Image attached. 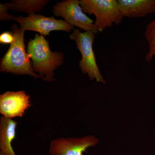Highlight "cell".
<instances>
[{"label":"cell","instance_id":"2","mask_svg":"<svg viewBox=\"0 0 155 155\" xmlns=\"http://www.w3.org/2000/svg\"><path fill=\"white\" fill-rule=\"evenodd\" d=\"M11 28V32L14 34L15 38L14 42L2 59L0 71L15 75H28L43 79L34 71L30 57L26 53L24 44L25 31L16 24L12 25Z\"/></svg>","mask_w":155,"mask_h":155},{"label":"cell","instance_id":"11","mask_svg":"<svg viewBox=\"0 0 155 155\" xmlns=\"http://www.w3.org/2000/svg\"><path fill=\"white\" fill-rule=\"evenodd\" d=\"M48 2L46 0H15L8 4L9 9L29 14L41 11Z\"/></svg>","mask_w":155,"mask_h":155},{"label":"cell","instance_id":"12","mask_svg":"<svg viewBox=\"0 0 155 155\" xmlns=\"http://www.w3.org/2000/svg\"><path fill=\"white\" fill-rule=\"evenodd\" d=\"M144 35L149 46L145 59L147 62H150L155 56V19L147 25Z\"/></svg>","mask_w":155,"mask_h":155},{"label":"cell","instance_id":"10","mask_svg":"<svg viewBox=\"0 0 155 155\" xmlns=\"http://www.w3.org/2000/svg\"><path fill=\"white\" fill-rule=\"evenodd\" d=\"M17 122L2 116L0 119V155H16L12 143L16 137Z\"/></svg>","mask_w":155,"mask_h":155},{"label":"cell","instance_id":"14","mask_svg":"<svg viewBox=\"0 0 155 155\" xmlns=\"http://www.w3.org/2000/svg\"><path fill=\"white\" fill-rule=\"evenodd\" d=\"M14 35L13 32L5 31L0 35V43L2 44H12L14 40Z\"/></svg>","mask_w":155,"mask_h":155},{"label":"cell","instance_id":"6","mask_svg":"<svg viewBox=\"0 0 155 155\" xmlns=\"http://www.w3.org/2000/svg\"><path fill=\"white\" fill-rule=\"evenodd\" d=\"M14 20L18 22L20 28L24 31H32L38 32L42 36L49 35L53 31H63L69 32L74 26L65 20L57 19L54 17H46L35 14H28L26 17H15Z\"/></svg>","mask_w":155,"mask_h":155},{"label":"cell","instance_id":"7","mask_svg":"<svg viewBox=\"0 0 155 155\" xmlns=\"http://www.w3.org/2000/svg\"><path fill=\"white\" fill-rule=\"evenodd\" d=\"M100 140L94 135L53 140L50 144V155H83L89 148L95 146Z\"/></svg>","mask_w":155,"mask_h":155},{"label":"cell","instance_id":"5","mask_svg":"<svg viewBox=\"0 0 155 155\" xmlns=\"http://www.w3.org/2000/svg\"><path fill=\"white\" fill-rule=\"evenodd\" d=\"M53 13L67 23L85 31L98 33L93 20L87 17L81 7L80 1L66 0L59 2L53 7Z\"/></svg>","mask_w":155,"mask_h":155},{"label":"cell","instance_id":"3","mask_svg":"<svg viewBox=\"0 0 155 155\" xmlns=\"http://www.w3.org/2000/svg\"><path fill=\"white\" fill-rule=\"evenodd\" d=\"M83 12L96 17L94 25L98 32L113 24L119 25L124 18L118 0H81Z\"/></svg>","mask_w":155,"mask_h":155},{"label":"cell","instance_id":"8","mask_svg":"<svg viewBox=\"0 0 155 155\" xmlns=\"http://www.w3.org/2000/svg\"><path fill=\"white\" fill-rule=\"evenodd\" d=\"M30 99L25 91L6 92L0 96V113L8 119L22 117L31 106Z\"/></svg>","mask_w":155,"mask_h":155},{"label":"cell","instance_id":"9","mask_svg":"<svg viewBox=\"0 0 155 155\" xmlns=\"http://www.w3.org/2000/svg\"><path fill=\"white\" fill-rule=\"evenodd\" d=\"M124 17H145L155 13V0H118Z\"/></svg>","mask_w":155,"mask_h":155},{"label":"cell","instance_id":"4","mask_svg":"<svg viewBox=\"0 0 155 155\" xmlns=\"http://www.w3.org/2000/svg\"><path fill=\"white\" fill-rule=\"evenodd\" d=\"M69 38L75 41L77 48L80 52L81 59L79 61V67L84 74H87L91 80L106 83L97 65L93 45L95 33L91 31L81 32L80 29H74Z\"/></svg>","mask_w":155,"mask_h":155},{"label":"cell","instance_id":"1","mask_svg":"<svg viewBox=\"0 0 155 155\" xmlns=\"http://www.w3.org/2000/svg\"><path fill=\"white\" fill-rule=\"evenodd\" d=\"M27 53L32 60V68L35 72L47 81L54 80L55 70L63 64V53L53 52L48 41L43 36L36 34L35 38L28 42Z\"/></svg>","mask_w":155,"mask_h":155},{"label":"cell","instance_id":"13","mask_svg":"<svg viewBox=\"0 0 155 155\" xmlns=\"http://www.w3.org/2000/svg\"><path fill=\"white\" fill-rule=\"evenodd\" d=\"M9 10L8 3L0 5V19L2 21L14 20L15 16L8 14Z\"/></svg>","mask_w":155,"mask_h":155}]
</instances>
